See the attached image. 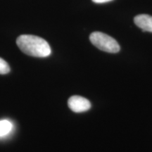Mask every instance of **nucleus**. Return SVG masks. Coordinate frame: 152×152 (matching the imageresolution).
<instances>
[{
	"instance_id": "nucleus-1",
	"label": "nucleus",
	"mask_w": 152,
	"mask_h": 152,
	"mask_svg": "<svg viewBox=\"0 0 152 152\" xmlns=\"http://www.w3.org/2000/svg\"><path fill=\"white\" fill-rule=\"evenodd\" d=\"M16 44L23 52L31 56L44 58L52 53L48 42L38 36L22 35L17 38Z\"/></svg>"
},
{
	"instance_id": "nucleus-2",
	"label": "nucleus",
	"mask_w": 152,
	"mask_h": 152,
	"mask_svg": "<svg viewBox=\"0 0 152 152\" xmlns=\"http://www.w3.org/2000/svg\"><path fill=\"white\" fill-rule=\"evenodd\" d=\"M90 42L100 50L108 53H117L121 49L117 41L111 36L101 32H94L90 36Z\"/></svg>"
},
{
	"instance_id": "nucleus-3",
	"label": "nucleus",
	"mask_w": 152,
	"mask_h": 152,
	"mask_svg": "<svg viewBox=\"0 0 152 152\" xmlns=\"http://www.w3.org/2000/svg\"><path fill=\"white\" fill-rule=\"evenodd\" d=\"M70 109L75 113H83L88 111L91 108L90 101L80 96H73L68 102Z\"/></svg>"
},
{
	"instance_id": "nucleus-4",
	"label": "nucleus",
	"mask_w": 152,
	"mask_h": 152,
	"mask_svg": "<svg viewBox=\"0 0 152 152\" xmlns=\"http://www.w3.org/2000/svg\"><path fill=\"white\" fill-rule=\"evenodd\" d=\"M134 21L143 31L152 33V16L147 14H140L134 17Z\"/></svg>"
},
{
	"instance_id": "nucleus-5",
	"label": "nucleus",
	"mask_w": 152,
	"mask_h": 152,
	"mask_svg": "<svg viewBox=\"0 0 152 152\" xmlns=\"http://www.w3.org/2000/svg\"><path fill=\"white\" fill-rule=\"evenodd\" d=\"M13 128V124L11 121L7 120L0 121V137L6 136L11 132Z\"/></svg>"
},
{
	"instance_id": "nucleus-6",
	"label": "nucleus",
	"mask_w": 152,
	"mask_h": 152,
	"mask_svg": "<svg viewBox=\"0 0 152 152\" xmlns=\"http://www.w3.org/2000/svg\"><path fill=\"white\" fill-rule=\"evenodd\" d=\"M10 72V67L7 62L0 58V74L1 75H5V74L9 73Z\"/></svg>"
},
{
	"instance_id": "nucleus-7",
	"label": "nucleus",
	"mask_w": 152,
	"mask_h": 152,
	"mask_svg": "<svg viewBox=\"0 0 152 152\" xmlns=\"http://www.w3.org/2000/svg\"><path fill=\"white\" fill-rule=\"evenodd\" d=\"M93 2L96 3V4H102V3H106L109 2V1H113V0H92Z\"/></svg>"
}]
</instances>
